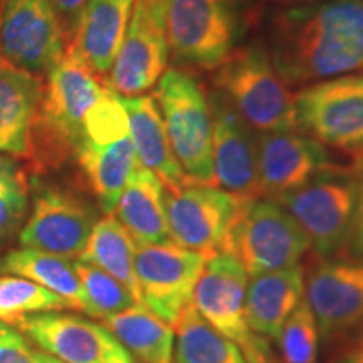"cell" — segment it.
I'll return each instance as SVG.
<instances>
[{"mask_svg": "<svg viewBox=\"0 0 363 363\" xmlns=\"http://www.w3.org/2000/svg\"><path fill=\"white\" fill-rule=\"evenodd\" d=\"M264 48L288 86L363 71V0L281 6L267 22Z\"/></svg>", "mask_w": 363, "mask_h": 363, "instance_id": "1", "label": "cell"}, {"mask_svg": "<svg viewBox=\"0 0 363 363\" xmlns=\"http://www.w3.org/2000/svg\"><path fill=\"white\" fill-rule=\"evenodd\" d=\"M106 81L79 56L65 57L44 78V93L30 131L26 167L34 177L59 170L84 140V116L106 93Z\"/></svg>", "mask_w": 363, "mask_h": 363, "instance_id": "2", "label": "cell"}, {"mask_svg": "<svg viewBox=\"0 0 363 363\" xmlns=\"http://www.w3.org/2000/svg\"><path fill=\"white\" fill-rule=\"evenodd\" d=\"M212 84L256 133L296 130L294 94L264 44L240 45L214 69Z\"/></svg>", "mask_w": 363, "mask_h": 363, "instance_id": "3", "label": "cell"}, {"mask_svg": "<svg viewBox=\"0 0 363 363\" xmlns=\"http://www.w3.org/2000/svg\"><path fill=\"white\" fill-rule=\"evenodd\" d=\"M172 152L192 185L216 187L214 130L207 93L192 72L167 69L153 94Z\"/></svg>", "mask_w": 363, "mask_h": 363, "instance_id": "4", "label": "cell"}, {"mask_svg": "<svg viewBox=\"0 0 363 363\" xmlns=\"http://www.w3.org/2000/svg\"><path fill=\"white\" fill-rule=\"evenodd\" d=\"M169 56L177 69L214 71L235 49L234 0H165Z\"/></svg>", "mask_w": 363, "mask_h": 363, "instance_id": "5", "label": "cell"}, {"mask_svg": "<svg viewBox=\"0 0 363 363\" xmlns=\"http://www.w3.org/2000/svg\"><path fill=\"white\" fill-rule=\"evenodd\" d=\"M362 165L363 160L348 169L338 167L325 172L303 187L272 199L298 222L321 256H330L348 240Z\"/></svg>", "mask_w": 363, "mask_h": 363, "instance_id": "6", "label": "cell"}, {"mask_svg": "<svg viewBox=\"0 0 363 363\" xmlns=\"http://www.w3.org/2000/svg\"><path fill=\"white\" fill-rule=\"evenodd\" d=\"M294 113L303 135L363 158V72L303 86L294 94Z\"/></svg>", "mask_w": 363, "mask_h": 363, "instance_id": "7", "label": "cell"}, {"mask_svg": "<svg viewBox=\"0 0 363 363\" xmlns=\"http://www.w3.org/2000/svg\"><path fill=\"white\" fill-rule=\"evenodd\" d=\"M310 247L308 235L283 206L272 199H254L230 229L222 251L254 276L296 266Z\"/></svg>", "mask_w": 363, "mask_h": 363, "instance_id": "8", "label": "cell"}, {"mask_svg": "<svg viewBox=\"0 0 363 363\" xmlns=\"http://www.w3.org/2000/svg\"><path fill=\"white\" fill-rule=\"evenodd\" d=\"M247 272L224 251L207 257L195 284L192 305L222 337L238 345L249 363H271L269 345L249 330L246 320Z\"/></svg>", "mask_w": 363, "mask_h": 363, "instance_id": "9", "label": "cell"}, {"mask_svg": "<svg viewBox=\"0 0 363 363\" xmlns=\"http://www.w3.org/2000/svg\"><path fill=\"white\" fill-rule=\"evenodd\" d=\"M251 201L254 199L192 184L167 192L172 242L206 256L220 252L230 229Z\"/></svg>", "mask_w": 363, "mask_h": 363, "instance_id": "10", "label": "cell"}, {"mask_svg": "<svg viewBox=\"0 0 363 363\" xmlns=\"http://www.w3.org/2000/svg\"><path fill=\"white\" fill-rule=\"evenodd\" d=\"M167 62L165 0H135L123 44L106 78L108 88L118 96H142L155 88Z\"/></svg>", "mask_w": 363, "mask_h": 363, "instance_id": "11", "label": "cell"}, {"mask_svg": "<svg viewBox=\"0 0 363 363\" xmlns=\"http://www.w3.org/2000/svg\"><path fill=\"white\" fill-rule=\"evenodd\" d=\"M207 257L177 244H138L135 272L142 305L175 326L182 311L192 305L195 284Z\"/></svg>", "mask_w": 363, "mask_h": 363, "instance_id": "12", "label": "cell"}, {"mask_svg": "<svg viewBox=\"0 0 363 363\" xmlns=\"http://www.w3.org/2000/svg\"><path fill=\"white\" fill-rule=\"evenodd\" d=\"M94 224L96 212L74 190L61 185H35L33 208L19 233V242L22 247L76 259Z\"/></svg>", "mask_w": 363, "mask_h": 363, "instance_id": "13", "label": "cell"}, {"mask_svg": "<svg viewBox=\"0 0 363 363\" xmlns=\"http://www.w3.org/2000/svg\"><path fill=\"white\" fill-rule=\"evenodd\" d=\"M65 54L66 43L48 0H6L0 22V57L45 78Z\"/></svg>", "mask_w": 363, "mask_h": 363, "instance_id": "14", "label": "cell"}, {"mask_svg": "<svg viewBox=\"0 0 363 363\" xmlns=\"http://www.w3.org/2000/svg\"><path fill=\"white\" fill-rule=\"evenodd\" d=\"M16 326L62 363H136L106 326L83 316L38 313L24 316Z\"/></svg>", "mask_w": 363, "mask_h": 363, "instance_id": "15", "label": "cell"}, {"mask_svg": "<svg viewBox=\"0 0 363 363\" xmlns=\"http://www.w3.org/2000/svg\"><path fill=\"white\" fill-rule=\"evenodd\" d=\"M338 167L325 145L310 136L294 131L257 133L259 195L267 199L293 192Z\"/></svg>", "mask_w": 363, "mask_h": 363, "instance_id": "16", "label": "cell"}, {"mask_svg": "<svg viewBox=\"0 0 363 363\" xmlns=\"http://www.w3.org/2000/svg\"><path fill=\"white\" fill-rule=\"evenodd\" d=\"M214 130L216 185L242 197H259L257 174V135L233 104L212 89L207 93Z\"/></svg>", "mask_w": 363, "mask_h": 363, "instance_id": "17", "label": "cell"}, {"mask_svg": "<svg viewBox=\"0 0 363 363\" xmlns=\"http://www.w3.org/2000/svg\"><path fill=\"white\" fill-rule=\"evenodd\" d=\"M305 299L320 337L330 338L363 323V261H325L305 283Z\"/></svg>", "mask_w": 363, "mask_h": 363, "instance_id": "18", "label": "cell"}, {"mask_svg": "<svg viewBox=\"0 0 363 363\" xmlns=\"http://www.w3.org/2000/svg\"><path fill=\"white\" fill-rule=\"evenodd\" d=\"M44 78L0 57V153L26 158Z\"/></svg>", "mask_w": 363, "mask_h": 363, "instance_id": "19", "label": "cell"}, {"mask_svg": "<svg viewBox=\"0 0 363 363\" xmlns=\"http://www.w3.org/2000/svg\"><path fill=\"white\" fill-rule=\"evenodd\" d=\"M135 0H88L78 33L66 51L74 52L106 81L123 44Z\"/></svg>", "mask_w": 363, "mask_h": 363, "instance_id": "20", "label": "cell"}, {"mask_svg": "<svg viewBox=\"0 0 363 363\" xmlns=\"http://www.w3.org/2000/svg\"><path fill=\"white\" fill-rule=\"evenodd\" d=\"M120 98L128 113L130 138L140 165L152 170L165 185L167 192H177L189 185L172 152L169 135L155 98L147 94Z\"/></svg>", "mask_w": 363, "mask_h": 363, "instance_id": "21", "label": "cell"}, {"mask_svg": "<svg viewBox=\"0 0 363 363\" xmlns=\"http://www.w3.org/2000/svg\"><path fill=\"white\" fill-rule=\"evenodd\" d=\"M303 296L305 271L298 264L251 276L246 288L249 330L261 338H276Z\"/></svg>", "mask_w": 363, "mask_h": 363, "instance_id": "22", "label": "cell"}, {"mask_svg": "<svg viewBox=\"0 0 363 363\" xmlns=\"http://www.w3.org/2000/svg\"><path fill=\"white\" fill-rule=\"evenodd\" d=\"M167 189L152 170L138 163L116 203V219L136 244H174L167 220Z\"/></svg>", "mask_w": 363, "mask_h": 363, "instance_id": "23", "label": "cell"}, {"mask_svg": "<svg viewBox=\"0 0 363 363\" xmlns=\"http://www.w3.org/2000/svg\"><path fill=\"white\" fill-rule=\"evenodd\" d=\"M74 158L99 208L106 216L113 214L131 172L138 165L130 136L108 145L83 140Z\"/></svg>", "mask_w": 363, "mask_h": 363, "instance_id": "24", "label": "cell"}, {"mask_svg": "<svg viewBox=\"0 0 363 363\" xmlns=\"http://www.w3.org/2000/svg\"><path fill=\"white\" fill-rule=\"evenodd\" d=\"M103 323L140 363L174 362V326L153 315L148 308L136 305L104 318Z\"/></svg>", "mask_w": 363, "mask_h": 363, "instance_id": "25", "label": "cell"}, {"mask_svg": "<svg viewBox=\"0 0 363 363\" xmlns=\"http://www.w3.org/2000/svg\"><path fill=\"white\" fill-rule=\"evenodd\" d=\"M135 239L113 214L104 216L93 225L79 261L96 266L130 289L138 305H142L138 279L135 272ZM143 306V305H142Z\"/></svg>", "mask_w": 363, "mask_h": 363, "instance_id": "26", "label": "cell"}, {"mask_svg": "<svg viewBox=\"0 0 363 363\" xmlns=\"http://www.w3.org/2000/svg\"><path fill=\"white\" fill-rule=\"evenodd\" d=\"M0 274L34 281L61 296L71 310H84L79 278L74 264L66 257L30 247L12 249L0 257Z\"/></svg>", "mask_w": 363, "mask_h": 363, "instance_id": "27", "label": "cell"}, {"mask_svg": "<svg viewBox=\"0 0 363 363\" xmlns=\"http://www.w3.org/2000/svg\"><path fill=\"white\" fill-rule=\"evenodd\" d=\"M172 363H249L238 345L222 337L189 305L177 321Z\"/></svg>", "mask_w": 363, "mask_h": 363, "instance_id": "28", "label": "cell"}, {"mask_svg": "<svg viewBox=\"0 0 363 363\" xmlns=\"http://www.w3.org/2000/svg\"><path fill=\"white\" fill-rule=\"evenodd\" d=\"M67 303L56 293L21 276H0V321L16 326L24 316L66 310Z\"/></svg>", "mask_w": 363, "mask_h": 363, "instance_id": "29", "label": "cell"}, {"mask_svg": "<svg viewBox=\"0 0 363 363\" xmlns=\"http://www.w3.org/2000/svg\"><path fill=\"white\" fill-rule=\"evenodd\" d=\"M74 269L79 278L81 289H83V311L86 315L104 320L138 305L125 284H121L99 267L78 261L74 262Z\"/></svg>", "mask_w": 363, "mask_h": 363, "instance_id": "30", "label": "cell"}, {"mask_svg": "<svg viewBox=\"0 0 363 363\" xmlns=\"http://www.w3.org/2000/svg\"><path fill=\"white\" fill-rule=\"evenodd\" d=\"M30 201V180L26 163L0 155V244L24 225Z\"/></svg>", "mask_w": 363, "mask_h": 363, "instance_id": "31", "label": "cell"}, {"mask_svg": "<svg viewBox=\"0 0 363 363\" xmlns=\"http://www.w3.org/2000/svg\"><path fill=\"white\" fill-rule=\"evenodd\" d=\"M276 340H278L281 357L286 363L316 362L320 330L305 296L291 315L286 318Z\"/></svg>", "mask_w": 363, "mask_h": 363, "instance_id": "32", "label": "cell"}, {"mask_svg": "<svg viewBox=\"0 0 363 363\" xmlns=\"http://www.w3.org/2000/svg\"><path fill=\"white\" fill-rule=\"evenodd\" d=\"M130 136V121L121 98L108 88L84 116V140L96 145L115 143Z\"/></svg>", "mask_w": 363, "mask_h": 363, "instance_id": "33", "label": "cell"}, {"mask_svg": "<svg viewBox=\"0 0 363 363\" xmlns=\"http://www.w3.org/2000/svg\"><path fill=\"white\" fill-rule=\"evenodd\" d=\"M0 363H62L27 342L22 331L0 321Z\"/></svg>", "mask_w": 363, "mask_h": 363, "instance_id": "34", "label": "cell"}, {"mask_svg": "<svg viewBox=\"0 0 363 363\" xmlns=\"http://www.w3.org/2000/svg\"><path fill=\"white\" fill-rule=\"evenodd\" d=\"M48 2L51 4L54 13H56L67 49L74 40L76 33H78L81 16H83L88 0H48Z\"/></svg>", "mask_w": 363, "mask_h": 363, "instance_id": "35", "label": "cell"}, {"mask_svg": "<svg viewBox=\"0 0 363 363\" xmlns=\"http://www.w3.org/2000/svg\"><path fill=\"white\" fill-rule=\"evenodd\" d=\"M348 240H352V249L355 252L363 254V165L360 169V182H358V197H357V207L355 216H353L350 235Z\"/></svg>", "mask_w": 363, "mask_h": 363, "instance_id": "36", "label": "cell"}, {"mask_svg": "<svg viewBox=\"0 0 363 363\" xmlns=\"http://www.w3.org/2000/svg\"><path fill=\"white\" fill-rule=\"evenodd\" d=\"M340 363H363V340Z\"/></svg>", "mask_w": 363, "mask_h": 363, "instance_id": "37", "label": "cell"}, {"mask_svg": "<svg viewBox=\"0 0 363 363\" xmlns=\"http://www.w3.org/2000/svg\"><path fill=\"white\" fill-rule=\"evenodd\" d=\"M272 2H278L281 6H293V4H305L313 2V0H272Z\"/></svg>", "mask_w": 363, "mask_h": 363, "instance_id": "38", "label": "cell"}, {"mask_svg": "<svg viewBox=\"0 0 363 363\" xmlns=\"http://www.w3.org/2000/svg\"><path fill=\"white\" fill-rule=\"evenodd\" d=\"M4 4H6V0H0V22H2V12H4Z\"/></svg>", "mask_w": 363, "mask_h": 363, "instance_id": "39", "label": "cell"}, {"mask_svg": "<svg viewBox=\"0 0 363 363\" xmlns=\"http://www.w3.org/2000/svg\"><path fill=\"white\" fill-rule=\"evenodd\" d=\"M271 363H272V362H271Z\"/></svg>", "mask_w": 363, "mask_h": 363, "instance_id": "40", "label": "cell"}]
</instances>
